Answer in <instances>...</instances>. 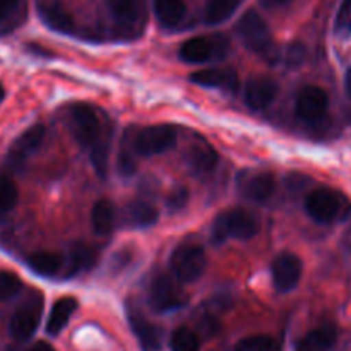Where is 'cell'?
Returning <instances> with one entry per match:
<instances>
[{"label": "cell", "mask_w": 351, "mask_h": 351, "mask_svg": "<svg viewBox=\"0 0 351 351\" xmlns=\"http://www.w3.org/2000/svg\"><path fill=\"white\" fill-rule=\"evenodd\" d=\"M187 14L184 0H154V16L163 27H175Z\"/></svg>", "instance_id": "cell-25"}, {"label": "cell", "mask_w": 351, "mask_h": 351, "mask_svg": "<svg viewBox=\"0 0 351 351\" xmlns=\"http://www.w3.org/2000/svg\"><path fill=\"white\" fill-rule=\"evenodd\" d=\"M108 154H110V134H103L101 139L91 147V163L93 168L99 177H105L106 170H108Z\"/></svg>", "instance_id": "cell-29"}, {"label": "cell", "mask_w": 351, "mask_h": 351, "mask_svg": "<svg viewBox=\"0 0 351 351\" xmlns=\"http://www.w3.org/2000/svg\"><path fill=\"white\" fill-rule=\"evenodd\" d=\"M305 57H307V48L300 41H293V43L287 45L285 51H281V58L288 67H298L304 64Z\"/></svg>", "instance_id": "cell-35"}, {"label": "cell", "mask_w": 351, "mask_h": 351, "mask_svg": "<svg viewBox=\"0 0 351 351\" xmlns=\"http://www.w3.org/2000/svg\"><path fill=\"white\" fill-rule=\"evenodd\" d=\"M77 311V300L72 297H62L51 307L50 315L47 322V332L50 336H58L69 324L74 312Z\"/></svg>", "instance_id": "cell-22"}, {"label": "cell", "mask_w": 351, "mask_h": 351, "mask_svg": "<svg viewBox=\"0 0 351 351\" xmlns=\"http://www.w3.org/2000/svg\"><path fill=\"white\" fill-rule=\"evenodd\" d=\"M38 12H40L41 21H43L50 29L62 34L74 33V19H72L71 14H69L60 3H41V5L38 7Z\"/></svg>", "instance_id": "cell-20"}, {"label": "cell", "mask_w": 351, "mask_h": 351, "mask_svg": "<svg viewBox=\"0 0 351 351\" xmlns=\"http://www.w3.org/2000/svg\"><path fill=\"white\" fill-rule=\"evenodd\" d=\"M17 3H19V0H0V23L16 10Z\"/></svg>", "instance_id": "cell-37"}, {"label": "cell", "mask_w": 351, "mask_h": 351, "mask_svg": "<svg viewBox=\"0 0 351 351\" xmlns=\"http://www.w3.org/2000/svg\"><path fill=\"white\" fill-rule=\"evenodd\" d=\"M27 351H51V348L47 345V343H36V345L31 346Z\"/></svg>", "instance_id": "cell-40"}, {"label": "cell", "mask_w": 351, "mask_h": 351, "mask_svg": "<svg viewBox=\"0 0 351 351\" xmlns=\"http://www.w3.org/2000/svg\"><path fill=\"white\" fill-rule=\"evenodd\" d=\"M27 266L40 276L51 278L64 267V256L41 250V252H34L27 257Z\"/></svg>", "instance_id": "cell-26"}, {"label": "cell", "mask_w": 351, "mask_h": 351, "mask_svg": "<svg viewBox=\"0 0 351 351\" xmlns=\"http://www.w3.org/2000/svg\"><path fill=\"white\" fill-rule=\"evenodd\" d=\"M237 29H239L243 45L250 51L259 55L264 62H267L271 65H276L281 60L280 48L274 43L269 26H267V23L263 19V16L259 12L249 10V12L243 14L242 19L239 21Z\"/></svg>", "instance_id": "cell-1"}, {"label": "cell", "mask_w": 351, "mask_h": 351, "mask_svg": "<svg viewBox=\"0 0 351 351\" xmlns=\"http://www.w3.org/2000/svg\"><path fill=\"white\" fill-rule=\"evenodd\" d=\"M127 317H129V324L132 328L134 336L139 341L143 351H163V338H161V331L147 321L137 308H129L127 311Z\"/></svg>", "instance_id": "cell-15"}, {"label": "cell", "mask_w": 351, "mask_h": 351, "mask_svg": "<svg viewBox=\"0 0 351 351\" xmlns=\"http://www.w3.org/2000/svg\"><path fill=\"white\" fill-rule=\"evenodd\" d=\"M305 211L315 223H328L343 219L350 215L351 204L348 199L332 189H315L305 199Z\"/></svg>", "instance_id": "cell-3"}, {"label": "cell", "mask_w": 351, "mask_h": 351, "mask_svg": "<svg viewBox=\"0 0 351 351\" xmlns=\"http://www.w3.org/2000/svg\"><path fill=\"white\" fill-rule=\"evenodd\" d=\"M233 351H280V345L271 336L257 335L240 339Z\"/></svg>", "instance_id": "cell-32"}, {"label": "cell", "mask_w": 351, "mask_h": 351, "mask_svg": "<svg viewBox=\"0 0 351 351\" xmlns=\"http://www.w3.org/2000/svg\"><path fill=\"white\" fill-rule=\"evenodd\" d=\"M108 14L120 38H137L143 34L147 21L146 0H106Z\"/></svg>", "instance_id": "cell-2"}, {"label": "cell", "mask_w": 351, "mask_h": 351, "mask_svg": "<svg viewBox=\"0 0 351 351\" xmlns=\"http://www.w3.org/2000/svg\"><path fill=\"white\" fill-rule=\"evenodd\" d=\"M329 108V96L319 86H305L298 91L295 101V113L307 123L319 122L324 119Z\"/></svg>", "instance_id": "cell-11"}, {"label": "cell", "mask_w": 351, "mask_h": 351, "mask_svg": "<svg viewBox=\"0 0 351 351\" xmlns=\"http://www.w3.org/2000/svg\"><path fill=\"white\" fill-rule=\"evenodd\" d=\"M230 41L225 34H213V36H195L182 43L180 58L187 64L197 65L206 62L221 60L228 55Z\"/></svg>", "instance_id": "cell-7"}, {"label": "cell", "mask_w": 351, "mask_h": 351, "mask_svg": "<svg viewBox=\"0 0 351 351\" xmlns=\"http://www.w3.org/2000/svg\"><path fill=\"white\" fill-rule=\"evenodd\" d=\"M69 129H71L75 143L86 149H91L105 134L96 110L86 103H77V105L71 106V110H69Z\"/></svg>", "instance_id": "cell-6"}, {"label": "cell", "mask_w": 351, "mask_h": 351, "mask_svg": "<svg viewBox=\"0 0 351 351\" xmlns=\"http://www.w3.org/2000/svg\"><path fill=\"white\" fill-rule=\"evenodd\" d=\"M261 2L266 9H283V7L290 5L293 0H261Z\"/></svg>", "instance_id": "cell-38"}, {"label": "cell", "mask_w": 351, "mask_h": 351, "mask_svg": "<svg viewBox=\"0 0 351 351\" xmlns=\"http://www.w3.org/2000/svg\"><path fill=\"white\" fill-rule=\"evenodd\" d=\"M178 139L177 129L168 123L161 125H151L136 132V149L139 156H158L175 146Z\"/></svg>", "instance_id": "cell-9"}, {"label": "cell", "mask_w": 351, "mask_h": 351, "mask_svg": "<svg viewBox=\"0 0 351 351\" xmlns=\"http://www.w3.org/2000/svg\"><path fill=\"white\" fill-rule=\"evenodd\" d=\"M43 312V297L31 295L10 317L9 332L16 341H26L36 332Z\"/></svg>", "instance_id": "cell-10"}, {"label": "cell", "mask_w": 351, "mask_h": 351, "mask_svg": "<svg viewBox=\"0 0 351 351\" xmlns=\"http://www.w3.org/2000/svg\"><path fill=\"white\" fill-rule=\"evenodd\" d=\"M189 201V192L185 187H175L173 191L170 192L167 199V204L170 209H182Z\"/></svg>", "instance_id": "cell-36"}, {"label": "cell", "mask_w": 351, "mask_h": 351, "mask_svg": "<svg viewBox=\"0 0 351 351\" xmlns=\"http://www.w3.org/2000/svg\"><path fill=\"white\" fill-rule=\"evenodd\" d=\"M185 163H187L189 170H191L195 177L208 175L211 173L216 168V165H218V153L206 143L194 144V146L189 147L187 156H185Z\"/></svg>", "instance_id": "cell-18"}, {"label": "cell", "mask_w": 351, "mask_h": 351, "mask_svg": "<svg viewBox=\"0 0 351 351\" xmlns=\"http://www.w3.org/2000/svg\"><path fill=\"white\" fill-rule=\"evenodd\" d=\"M136 132L137 130L134 127H129L125 130V134H123L122 143H120L119 171L123 177H130L137 170V158H139V153L136 149Z\"/></svg>", "instance_id": "cell-24"}, {"label": "cell", "mask_w": 351, "mask_h": 351, "mask_svg": "<svg viewBox=\"0 0 351 351\" xmlns=\"http://www.w3.org/2000/svg\"><path fill=\"white\" fill-rule=\"evenodd\" d=\"M302 271H304V264H302L300 257L291 252L280 254L271 266L274 288L281 293L295 290L302 280Z\"/></svg>", "instance_id": "cell-12"}, {"label": "cell", "mask_w": 351, "mask_h": 351, "mask_svg": "<svg viewBox=\"0 0 351 351\" xmlns=\"http://www.w3.org/2000/svg\"><path fill=\"white\" fill-rule=\"evenodd\" d=\"M45 139V127L41 123H36V125L29 127L27 130H24L14 144L10 146L9 156H7V161H9L12 167H19L23 165L27 158L33 153H36L38 147L41 146Z\"/></svg>", "instance_id": "cell-16"}, {"label": "cell", "mask_w": 351, "mask_h": 351, "mask_svg": "<svg viewBox=\"0 0 351 351\" xmlns=\"http://www.w3.org/2000/svg\"><path fill=\"white\" fill-rule=\"evenodd\" d=\"M147 302L156 314H168V312L184 307L187 304V297L177 285V281H173L167 274H158L149 285Z\"/></svg>", "instance_id": "cell-8"}, {"label": "cell", "mask_w": 351, "mask_h": 351, "mask_svg": "<svg viewBox=\"0 0 351 351\" xmlns=\"http://www.w3.org/2000/svg\"><path fill=\"white\" fill-rule=\"evenodd\" d=\"M335 34L339 40L351 36V0H341L335 19Z\"/></svg>", "instance_id": "cell-33"}, {"label": "cell", "mask_w": 351, "mask_h": 351, "mask_svg": "<svg viewBox=\"0 0 351 351\" xmlns=\"http://www.w3.org/2000/svg\"><path fill=\"white\" fill-rule=\"evenodd\" d=\"M117 213L115 206L108 199H101L93 206L91 211V225L96 235L108 237L115 230Z\"/></svg>", "instance_id": "cell-23"}, {"label": "cell", "mask_w": 351, "mask_h": 351, "mask_svg": "<svg viewBox=\"0 0 351 351\" xmlns=\"http://www.w3.org/2000/svg\"><path fill=\"white\" fill-rule=\"evenodd\" d=\"M201 343H199L197 335L189 328L175 329L170 339L171 351H199Z\"/></svg>", "instance_id": "cell-30"}, {"label": "cell", "mask_w": 351, "mask_h": 351, "mask_svg": "<svg viewBox=\"0 0 351 351\" xmlns=\"http://www.w3.org/2000/svg\"><path fill=\"white\" fill-rule=\"evenodd\" d=\"M345 89H346V95H348V98L351 99V67L348 69V72H346L345 75Z\"/></svg>", "instance_id": "cell-39"}, {"label": "cell", "mask_w": 351, "mask_h": 351, "mask_svg": "<svg viewBox=\"0 0 351 351\" xmlns=\"http://www.w3.org/2000/svg\"><path fill=\"white\" fill-rule=\"evenodd\" d=\"M336 339H338V331L335 326L322 324L304 336L295 351H331Z\"/></svg>", "instance_id": "cell-19"}, {"label": "cell", "mask_w": 351, "mask_h": 351, "mask_svg": "<svg viewBox=\"0 0 351 351\" xmlns=\"http://www.w3.org/2000/svg\"><path fill=\"white\" fill-rule=\"evenodd\" d=\"M17 197L19 192L12 178L9 175H0V215L12 211L17 204Z\"/></svg>", "instance_id": "cell-31"}, {"label": "cell", "mask_w": 351, "mask_h": 351, "mask_svg": "<svg viewBox=\"0 0 351 351\" xmlns=\"http://www.w3.org/2000/svg\"><path fill=\"white\" fill-rule=\"evenodd\" d=\"M189 81L194 84L202 86V88H223L228 91H235L239 86V77L233 71L226 69H201L189 75Z\"/></svg>", "instance_id": "cell-17"}, {"label": "cell", "mask_w": 351, "mask_h": 351, "mask_svg": "<svg viewBox=\"0 0 351 351\" xmlns=\"http://www.w3.org/2000/svg\"><path fill=\"white\" fill-rule=\"evenodd\" d=\"M96 261H98V252L95 249L84 245V243H75L67 256V276H74V274L81 273V271L91 269L96 264Z\"/></svg>", "instance_id": "cell-27"}, {"label": "cell", "mask_w": 351, "mask_h": 351, "mask_svg": "<svg viewBox=\"0 0 351 351\" xmlns=\"http://www.w3.org/2000/svg\"><path fill=\"white\" fill-rule=\"evenodd\" d=\"M239 191L256 204H266L276 191V180L269 171H242L239 175Z\"/></svg>", "instance_id": "cell-13"}, {"label": "cell", "mask_w": 351, "mask_h": 351, "mask_svg": "<svg viewBox=\"0 0 351 351\" xmlns=\"http://www.w3.org/2000/svg\"><path fill=\"white\" fill-rule=\"evenodd\" d=\"M280 93V86L274 79L261 75V77H252L245 84V91H243V101L250 110H266L274 99L278 98Z\"/></svg>", "instance_id": "cell-14"}, {"label": "cell", "mask_w": 351, "mask_h": 351, "mask_svg": "<svg viewBox=\"0 0 351 351\" xmlns=\"http://www.w3.org/2000/svg\"><path fill=\"white\" fill-rule=\"evenodd\" d=\"M259 233V221L252 213L245 209H228L215 219L213 225V240L223 243L228 239L249 240Z\"/></svg>", "instance_id": "cell-4"}, {"label": "cell", "mask_w": 351, "mask_h": 351, "mask_svg": "<svg viewBox=\"0 0 351 351\" xmlns=\"http://www.w3.org/2000/svg\"><path fill=\"white\" fill-rule=\"evenodd\" d=\"M160 218L156 206L149 201L137 199L132 201L125 209V221L132 228H149Z\"/></svg>", "instance_id": "cell-21"}, {"label": "cell", "mask_w": 351, "mask_h": 351, "mask_svg": "<svg viewBox=\"0 0 351 351\" xmlns=\"http://www.w3.org/2000/svg\"><path fill=\"white\" fill-rule=\"evenodd\" d=\"M239 5L240 0H209L204 9V23L209 26L225 23L235 14Z\"/></svg>", "instance_id": "cell-28"}, {"label": "cell", "mask_w": 351, "mask_h": 351, "mask_svg": "<svg viewBox=\"0 0 351 351\" xmlns=\"http://www.w3.org/2000/svg\"><path fill=\"white\" fill-rule=\"evenodd\" d=\"M208 267L204 249L195 243H182L170 257V269L175 280L180 283H195L201 280Z\"/></svg>", "instance_id": "cell-5"}, {"label": "cell", "mask_w": 351, "mask_h": 351, "mask_svg": "<svg viewBox=\"0 0 351 351\" xmlns=\"http://www.w3.org/2000/svg\"><path fill=\"white\" fill-rule=\"evenodd\" d=\"M3 98H5V89H3V86L0 84V103L3 101Z\"/></svg>", "instance_id": "cell-41"}, {"label": "cell", "mask_w": 351, "mask_h": 351, "mask_svg": "<svg viewBox=\"0 0 351 351\" xmlns=\"http://www.w3.org/2000/svg\"><path fill=\"white\" fill-rule=\"evenodd\" d=\"M23 290V281L10 271H0V302H7L17 297Z\"/></svg>", "instance_id": "cell-34"}]
</instances>
